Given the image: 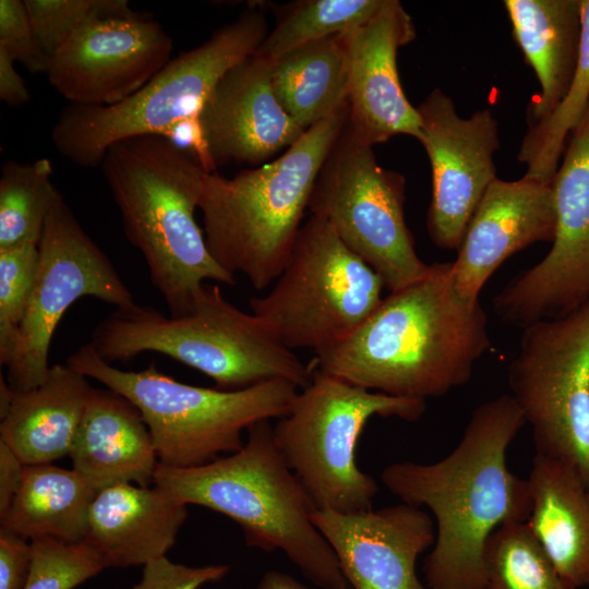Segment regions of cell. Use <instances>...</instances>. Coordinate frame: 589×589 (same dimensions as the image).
<instances>
[{"mask_svg": "<svg viewBox=\"0 0 589 589\" xmlns=\"http://www.w3.org/2000/svg\"><path fill=\"white\" fill-rule=\"evenodd\" d=\"M526 520L558 573L576 589L589 586V486L572 465L536 454L527 478Z\"/></svg>", "mask_w": 589, "mask_h": 589, "instance_id": "cb8c5ba5", "label": "cell"}, {"mask_svg": "<svg viewBox=\"0 0 589 589\" xmlns=\"http://www.w3.org/2000/svg\"><path fill=\"white\" fill-rule=\"evenodd\" d=\"M187 517V505L165 491L119 483L94 498L84 542L105 568L143 566L165 556Z\"/></svg>", "mask_w": 589, "mask_h": 589, "instance_id": "44dd1931", "label": "cell"}, {"mask_svg": "<svg viewBox=\"0 0 589 589\" xmlns=\"http://www.w3.org/2000/svg\"><path fill=\"white\" fill-rule=\"evenodd\" d=\"M0 48L33 73H46L48 56L43 50L24 0L0 1Z\"/></svg>", "mask_w": 589, "mask_h": 589, "instance_id": "e575fe53", "label": "cell"}, {"mask_svg": "<svg viewBox=\"0 0 589 589\" xmlns=\"http://www.w3.org/2000/svg\"><path fill=\"white\" fill-rule=\"evenodd\" d=\"M526 425L509 394L480 404L456 447L432 464L397 461L381 480L402 503L435 519L433 549L423 563L429 589H483L484 553L502 525L528 519L527 479L510 471L507 450Z\"/></svg>", "mask_w": 589, "mask_h": 589, "instance_id": "6da1fadb", "label": "cell"}, {"mask_svg": "<svg viewBox=\"0 0 589 589\" xmlns=\"http://www.w3.org/2000/svg\"><path fill=\"white\" fill-rule=\"evenodd\" d=\"M581 37L577 67L567 94L543 121L530 124L522 139L518 160L525 177L551 183L568 137L589 103V0H580Z\"/></svg>", "mask_w": 589, "mask_h": 589, "instance_id": "83f0119b", "label": "cell"}, {"mask_svg": "<svg viewBox=\"0 0 589 589\" xmlns=\"http://www.w3.org/2000/svg\"><path fill=\"white\" fill-rule=\"evenodd\" d=\"M93 348L112 363L143 352L168 356L213 378L220 389L285 380L299 389L311 370L252 312L230 303L220 288L203 286L189 312L166 316L134 303L116 309L95 327Z\"/></svg>", "mask_w": 589, "mask_h": 589, "instance_id": "8992f818", "label": "cell"}, {"mask_svg": "<svg viewBox=\"0 0 589 589\" xmlns=\"http://www.w3.org/2000/svg\"><path fill=\"white\" fill-rule=\"evenodd\" d=\"M272 65L254 52L226 72L204 104L200 120L216 168L261 165L304 133L275 96Z\"/></svg>", "mask_w": 589, "mask_h": 589, "instance_id": "d6986e66", "label": "cell"}, {"mask_svg": "<svg viewBox=\"0 0 589 589\" xmlns=\"http://www.w3.org/2000/svg\"><path fill=\"white\" fill-rule=\"evenodd\" d=\"M507 381L536 454L572 465L589 486V298L522 328Z\"/></svg>", "mask_w": 589, "mask_h": 589, "instance_id": "7c38bea8", "label": "cell"}, {"mask_svg": "<svg viewBox=\"0 0 589 589\" xmlns=\"http://www.w3.org/2000/svg\"><path fill=\"white\" fill-rule=\"evenodd\" d=\"M38 251L36 281L14 358L7 368V382L16 392L29 390L45 381L53 333L76 300L94 297L117 309L135 303L111 261L83 229L59 190Z\"/></svg>", "mask_w": 589, "mask_h": 589, "instance_id": "4fadbf2b", "label": "cell"}, {"mask_svg": "<svg viewBox=\"0 0 589 589\" xmlns=\"http://www.w3.org/2000/svg\"><path fill=\"white\" fill-rule=\"evenodd\" d=\"M93 387L65 364L51 365L35 388L16 392L0 382V441L27 466L70 455Z\"/></svg>", "mask_w": 589, "mask_h": 589, "instance_id": "7402d4cb", "label": "cell"}, {"mask_svg": "<svg viewBox=\"0 0 589 589\" xmlns=\"http://www.w3.org/2000/svg\"><path fill=\"white\" fill-rule=\"evenodd\" d=\"M38 242L0 250V362L8 368L19 341L20 326L36 281Z\"/></svg>", "mask_w": 589, "mask_h": 589, "instance_id": "1f68e13d", "label": "cell"}, {"mask_svg": "<svg viewBox=\"0 0 589 589\" xmlns=\"http://www.w3.org/2000/svg\"><path fill=\"white\" fill-rule=\"evenodd\" d=\"M38 41L48 58L75 31L95 21L133 16L125 0H24Z\"/></svg>", "mask_w": 589, "mask_h": 589, "instance_id": "d6a6232c", "label": "cell"}, {"mask_svg": "<svg viewBox=\"0 0 589 589\" xmlns=\"http://www.w3.org/2000/svg\"><path fill=\"white\" fill-rule=\"evenodd\" d=\"M67 364L130 400L141 412L158 462L173 468L209 464L240 450L243 432L256 422L286 416L299 388L273 380L242 389L192 386L159 372L120 370L81 346Z\"/></svg>", "mask_w": 589, "mask_h": 589, "instance_id": "52a82bcc", "label": "cell"}, {"mask_svg": "<svg viewBox=\"0 0 589 589\" xmlns=\"http://www.w3.org/2000/svg\"><path fill=\"white\" fill-rule=\"evenodd\" d=\"M32 562L23 589H74L105 568L86 543L53 539L31 541Z\"/></svg>", "mask_w": 589, "mask_h": 589, "instance_id": "836d02e7", "label": "cell"}, {"mask_svg": "<svg viewBox=\"0 0 589 589\" xmlns=\"http://www.w3.org/2000/svg\"><path fill=\"white\" fill-rule=\"evenodd\" d=\"M48 158L8 160L0 176V250L28 241L39 243L58 189Z\"/></svg>", "mask_w": 589, "mask_h": 589, "instance_id": "f1b7e54d", "label": "cell"}, {"mask_svg": "<svg viewBox=\"0 0 589 589\" xmlns=\"http://www.w3.org/2000/svg\"><path fill=\"white\" fill-rule=\"evenodd\" d=\"M124 235L143 255L170 316L185 314L206 280L236 284L211 254L194 212L206 172L163 136L117 142L100 165Z\"/></svg>", "mask_w": 589, "mask_h": 589, "instance_id": "3957f363", "label": "cell"}, {"mask_svg": "<svg viewBox=\"0 0 589 589\" xmlns=\"http://www.w3.org/2000/svg\"><path fill=\"white\" fill-rule=\"evenodd\" d=\"M228 572L227 565L187 566L160 556L143 565L142 578L133 589H199L221 580Z\"/></svg>", "mask_w": 589, "mask_h": 589, "instance_id": "d590c367", "label": "cell"}, {"mask_svg": "<svg viewBox=\"0 0 589 589\" xmlns=\"http://www.w3.org/2000/svg\"><path fill=\"white\" fill-rule=\"evenodd\" d=\"M417 109L419 142L432 172L426 230L436 247L457 251L480 201L497 178L493 155L500 147L498 123L488 108L461 118L452 98L438 88Z\"/></svg>", "mask_w": 589, "mask_h": 589, "instance_id": "9a60e30c", "label": "cell"}, {"mask_svg": "<svg viewBox=\"0 0 589 589\" xmlns=\"http://www.w3.org/2000/svg\"><path fill=\"white\" fill-rule=\"evenodd\" d=\"M483 589H576L558 573L526 521L498 527L484 553Z\"/></svg>", "mask_w": 589, "mask_h": 589, "instance_id": "4dcf8cb0", "label": "cell"}, {"mask_svg": "<svg viewBox=\"0 0 589 589\" xmlns=\"http://www.w3.org/2000/svg\"><path fill=\"white\" fill-rule=\"evenodd\" d=\"M385 0H302L288 5L255 53L275 61L301 46L344 34L374 16Z\"/></svg>", "mask_w": 589, "mask_h": 589, "instance_id": "f546056e", "label": "cell"}, {"mask_svg": "<svg viewBox=\"0 0 589 589\" xmlns=\"http://www.w3.org/2000/svg\"><path fill=\"white\" fill-rule=\"evenodd\" d=\"M97 491L73 469L51 464L25 465L20 489L0 517L5 527L27 540L83 542Z\"/></svg>", "mask_w": 589, "mask_h": 589, "instance_id": "484cf974", "label": "cell"}, {"mask_svg": "<svg viewBox=\"0 0 589 589\" xmlns=\"http://www.w3.org/2000/svg\"><path fill=\"white\" fill-rule=\"evenodd\" d=\"M385 285L323 219L302 225L289 260L252 313L287 348L314 352L351 335L381 304Z\"/></svg>", "mask_w": 589, "mask_h": 589, "instance_id": "30bf717a", "label": "cell"}, {"mask_svg": "<svg viewBox=\"0 0 589 589\" xmlns=\"http://www.w3.org/2000/svg\"><path fill=\"white\" fill-rule=\"evenodd\" d=\"M404 203L405 178L383 168L373 146L358 139L347 122L317 175L309 209L389 292L417 281L430 268L417 254Z\"/></svg>", "mask_w": 589, "mask_h": 589, "instance_id": "8fae6325", "label": "cell"}, {"mask_svg": "<svg viewBox=\"0 0 589 589\" xmlns=\"http://www.w3.org/2000/svg\"><path fill=\"white\" fill-rule=\"evenodd\" d=\"M243 447L193 468L158 462L153 485L185 505L232 519L248 546L280 550L322 589H351L333 549L312 521L309 493L275 444L269 420L247 430Z\"/></svg>", "mask_w": 589, "mask_h": 589, "instance_id": "277c9868", "label": "cell"}, {"mask_svg": "<svg viewBox=\"0 0 589 589\" xmlns=\"http://www.w3.org/2000/svg\"><path fill=\"white\" fill-rule=\"evenodd\" d=\"M272 64L275 96L303 131L348 106L341 34L293 49Z\"/></svg>", "mask_w": 589, "mask_h": 589, "instance_id": "4316f807", "label": "cell"}, {"mask_svg": "<svg viewBox=\"0 0 589 589\" xmlns=\"http://www.w3.org/2000/svg\"><path fill=\"white\" fill-rule=\"evenodd\" d=\"M0 99L10 106H21L29 100L28 89L15 68V61L2 48H0Z\"/></svg>", "mask_w": 589, "mask_h": 589, "instance_id": "ab89813d", "label": "cell"}, {"mask_svg": "<svg viewBox=\"0 0 589 589\" xmlns=\"http://www.w3.org/2000/svg\"><path fill=\"white\" fill-rule=\"evenodd\" d=\"M32 562V546L27 539L0 528V589H23Z\"/></svg>", "mask_w": 589, "mask_h": 589, "instance_id": "8d00e7d4", "label": "cell"}, {"mask_svg": "<svg viewBox=\"0 0 589 589\" xmlns=\"http://www.w3.org/2000/svg\"><path fill=\"white\" fill-rule=\"evenodd\" d=\"M24 467L14 452L0 441V517L8 512L20 489Z\"/></svg>", "mask_w": 589, "mask_h": 589, "instance_id": "f35d334b", "label": "cell"}, {"mask_svg": "<svg viewBox=\"0 0 589 589\" xmlns=\"http://www.w3.org/2000/svg\"><path fill=\"white\" fill-rule=\"evenodd\" d=\"M157 135L163 136L172 146L191 157L206 172H215L216 167L209 155L200 115L180 119Z\"/></svg>", "mask_w": 589, "mask_h": 589, "instance_id": "74e56055", "label": "cell"}, {"mask_svg": "<svg viewBox=\"0 0 589 589\" xmlns=\"http://www.w3.org/2000/svg\"><path fill=\"white\" fill-rule=\"evenodd\" d=\"M491 347L480 300L458 292L452 263H435L389 292L347 338L315 351L309 366L373 392L426 400L468 383Z\"/></svg>", "mask_w": 589, "mask_h": 589, "instance_id": "7a4b0ae2", "label": "cell"}, {"mask_svg": "<svg viewBox=\"0 0 589 589\" xmlns=\"http://www.w3.org/2000/svg\"><path fill=\"white\" fill-rule=\"evenodd\" d=\"M348 65V125L374 146L396 135L418 141L421 121L407 99L397 69L400 47L416 38L410 15L398 0H385L365 23L341 34Z\"/></svg>", "mask_w": 589, "mask_h": 589, "instance_id": "e0dca14e", "label": "cell"}, {"mask_svg": "<svg viewBox=\"0 0 589 589\" xmlns=\"http://www.w3.org/2000/svg\"><path fill=\"white\" fill-rule=\"evenodd\" d=\"M311 518L353 589H429L416 572L418 557L435 540L423 508L401 502L352 514L315 509Z\"/></svg>", "mask_w": 589, "mask_h": 589, "instance_id": "ac0fdd59", "label": "cell"}, {"mask_svg": "<svg viewBox=\"0 0 589 589\" xmlns=\"http://www.w3.org/2000/svg\"><path fill=\"white\" fill-rule=\"evenodd\" d=\"M311 373L289 412L273 426L275 444L316 509L369 510L378 485L357 465L363 429L375 416L416 421L426 400L373 392L320 370Z\"/></svg>", "mask_w": 589, "mask_h": 589, "instance_id": "9c48e42d", "label": "cell"}, {"mask_svg": "<svg viewBox=\"0 0 589 589\" xmlns=\"http://www.w3.org/2000/svg\"><path fill=\"white\" fill-rule=\"evenodd\" d=\"M556 215L551 183L527 177L496 178L472 215L452 276L458 292L479 300L494 272L513 254L538 242H553Z\"/></svg>", "mask_w": 589, "mask_h": 589, "instance_id": "ffe728a7", "label": "cell"}, {"mask_svg": "<svg viewBox=\"0 0 589 589\" xmlns=\"http://www.w3.org/2000/svg\"><path fill=\"white\" fill-rule=\"evenodd\" d=\"M69 456L97 492L119 483L149 486L158 465L141 412L109 388L92 389Z\"/></svg>", "mask_w": 589, "mask_h": 589, "instance_id": "603a6c76", "label": "cell"}, {"mask_svg": "<svg viewBox=\"0 0 589 589\" xmlns=\"http://www.w3.org/2000/svg\"><path fill=\"white\" fill-rule=\"evenodd\" d=\"M551 187L556 226L550 251L493 298L494 312L521 328L566 315L589 298V103Z\"/></svg>", "mask_w": 589, "mask_h": 589, "instance_id": "5bb4252c", "label": "cell"}, {"mask_svg": "<svg viewBox=\"0 0 589 589\" xmlns=\"http://www.w3.org/2000/svg\"><path fill=\"white\" fill-rule=\"evenodd\" d=\"M349 118L320 121L268 164L225 178L206 173L199 208L206 245L229 274L263 290L285 268L317 175Z\"/></svg>", "mask_w": 589, "mask_h": 589, "instance_id": "5b68a950", "label": "cell"}, {"mask_svg": "<svg viewBox=\"0 0 589 589\" xmlns=\"http://www.w3.org/2000/svg\"><path fill=\"white\" fill-rule=\"evenodd\" d=\"M513 38L540 89L527 109L528 124L546 119L570 86L581 37L580 0H505Z\"/></svg>", "mask_w": 589, "mask_h": 589, "instance_id": "d4e9b609", "label": "cell"}, {"mask_svg": "<svg viewBox=\"0 0 589 589\" xmlns=\"http://www.w3.org/2000/svg\"><path fill=\"white\" fill-rule=\"evenodd\" d=\"M171 52L172 39L157 21L108 17L73 32L48 58L45 74L71 104L108 106L143 87Z\"/></svg>", "mask_w": 589, "mask_h": 589, "instance_id": "2e32d148", "label": "cell"}, {"mask_svg": "<svg viewBox=\"0 0 589 589\" xmlns=\"http://www.w3.org/2000/svg\"><path fill=\"white\" fill-rule=\"evenodd\" d=\"M267 34L264 14L248 9L203 44L171 58L125 99L108 106L70 104L52 128L55 148L76 166L97 168L117 142L158 134L180 119L200 115L226 72L253 55Z\"/></svg>", "mask_w": 589, "mask_h": 589, "instance_id": "ba28073f", "label": "cell"}, {"mask_svg": "<svg viewBox=\"0 0 589 589\" xmlns=\"http://www.w3.org/2000/svg\"><path fill=\"white\" fill-rule=\"evenodd\" d=\"M256 589H310L286 573L269 570L265 573Z\"/></svg>", "mask_w": 589, "mask_h": 589, "instance_id": "60d3db41", "label": "cell"}]
</instances>
